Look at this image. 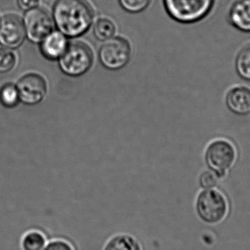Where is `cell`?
I'll list each match as a JSON object with an SVG mask.
<instances>
[{
  "mask_svg": "<svg viewBox=\"0 0 250 250\" xmlns=\"http://www.w3.org/2000/svg\"><path fill=\"white\" fill-rule=\"evenodd\" d=\"M131 55L130 43L122 37H113L104 41L98 53L101 64L110 70L124 68L130 61Z\"/></svg>",
  "mask_w": 250,
  "mask_h": 250,
  "instance_id": "obj_6",
  "label": "cell"
},
{
  "mask_svg": "<svg viewBox=\"0 0 250 250\" xmlns=\"http://www.w3.org/2000/svg\"><path fill=\"white\" fill-rule=\"evenodd\" d=\"M116 31L115 23L108 18H101L95 22L94 26V35L101 41H105L114 37Z\"/></svg>",
  "mask_w": 250,
  "mask_h": 250,
  "instance_id": "obj_14",
  "label": "cell"
},
{
  "mask_svg": "<svg viewBox=\"0 0 250 250\" xmlns=\"http://www.w3.org/2000/svg\"><path fill=\"white\" fill-rule=\"evenodd\" d=\"M104 250H142V248L134 236L129 234H118L105 244Z\"/></svg>",
  "mask_w": 250,
  "mask_h": 250,
  "instance_id": "obj_13",
  "label": "cell"
},
{
  "mask_svg": "<svg viewBox=\"0 0 250 250\" xmlns=\"http://www.w3.org/2000/svg\"><path fill=\"white\" fill-rule=\"evenodd\" d=\"M236 69L241 78L250 82V44L242 48L236 57Z\"/></svg>",
  "mask_w": 250,
  "mask_h": 250,
  "instance_id": "obj_16",
  "label": "cell"
},
{
  "mask_svg": "<svg viewBox=\"0 0 250 250\" xmlns=\"http://www.w3.org/2000/svg\"><path fill=\"white\" fill-rule=\"evenodd\" d=\"M20 101L29 105H37L45 98L47 82L41 75L31 73L22 76L16 85Z\"/></svg>",
  "mask_w": 250,
  "mask_h": 250,
  "instance_id": "obj_8",
  "label": "cell"
},
{
  "mask_svg": "<svg viewBox=\"0 0 250 250\" xmlns=\"http://www.w3.org/2000/svg\"><path fill=\"white\" fill-rule=\"evenodd\" d=\"M215 0H163L170 18L182 23H192L207 17Z\"/></svg>",
  "mask_w": 250,
  "mask_h": 250,
  "instance_id": "obj_3",
  "label": "cell"
},
{
  "mask_svg": "<svg viewBox=\"0 0 250 250\" xmlns=\"http://www.w3.org/2000/svg\"><path fill=\"white\" fill-rule=\"evenodd\" d=\"M229 19L236 29L250 32V0H236L230 7Z\"/></svg>",
  "mask_w": 250,
  "mask_h": 250,
  "instance_id": "obj_12",
  "label": "cell"
},
{
  "mask_svg": "<svg viewBox=\"0 0 250 250\" xmlns=\"http://www.w3.org/2000/svg\"><path fill=\"white\" fill-rule=\"evenodd\" d=\"M23 23L26 36L29 41L37 43H41L47 35L54 31L53 18L43 8L36 7L27 11Z\"/></svg>",
  "mask_w": 250,
  "mask_h": 250,
  "instance_id": "obj_7",
  "label": "cell"
},
{
  "mask_svg": "<svg viewBox=\"0 0 250 250\" xmlns=\"http://www.w3.org/2000/svg\"><path fill=\"white\" fill-rule=\"evenodd\" d=\"M62 71L71 77L86 74L93 65L94 54L90 47L83 42L69 43L65 52L59 59Z\"/></svg>",
  "mask_w": 250,
  "mask_h": 250,
  "instance_id": "obj_5",
  "label": "cell"
},
{
  "mask_svg": "<svg viewBox=\"0 0 250 250\" xmlns=\"http://www.w3.org/2000/svg\"><path fill=\"white\" fill-rule=\"evenodd\" d=\"M121 7L130 13H138L145 10L151 4V0H118Z\"/></svg>",
  "mask_w": 250,
  "mask_h": 250,
  "instance_id": "obj_19",
  "label": "cell"
},
{
  "mask_svg": "<svg viewBox=\"0 0 250 250\" xmlns=\"http://www.w3.org/2000/svg\"><path fill=\"white\" fill-rule=\"evenodd\" d=\"M46 244V238L41 232L32 230L22 238L21 248L23 250H42Z\"/></svg>",
  "mask_w": 250,
  "mask_h": 250,
  "instance_id": "obj_15",
  "label": "cell"
},
{
  "mask_svg": "<svg viewBox=\"0 0 250 250\" xmlns=\"http://www.w3.org/2000/svg\"><path fill=\"white\" fill-rule=\"evenodd\" d=\"M226 105L230 111L238 115H246L250 113V88L236 86L228 92Z\"/></svg>",
  "mask_w": 250,
  "mask_h": 250,
  "instance_id": "obj_11",
  "label": "cell"
},
{
  "mask_svg": "<svg viewBox=\"0 0 250 250\" xmlns=\"http://www.w3.org/2000/svg\"><path fill=\"white\" fill-rule=\"evenodd\" d=\"M226 195L218 189H204L200 192L195 202V211L201 221L208 225L221 223L229 212Z\"/></svg>",
  "mask_w": 250,
  "mask_h": 250,
  "instance_id": "obj_2",
  "label": "cell"
},
{
  "mask_svg": "<svg viewBox=\"0 0 250 250\" xmlns=\"http://www.w3.org/2000/svg\"><path fill=\"white\" fill-rule=\"evenodd\" d=\"M238 152L236 146L226 138L213 141L207 147L205 160L210 170L217 174L219 179L225 177L235 166Z\"/></svg>",
  "mask_w": 250,
  "mask_h": 250,
  "instance_id": "obj_4",
  "label": "cell"
},
{
  "mask_svg": "<svg viewBox=\"0 0 250 250\" xmlns=\"http://www.w3.org/2000/svg\"><path fill=\"white\" fill-rule=\"evenodd\" d=\"M17 63L16 54L10 48H0V73H5L14 68Z\"/></svg>",
  "mask_w": 250,
  "mask_h": 250,
  "instance_id": "obj_18",
  "label": "cell"
},
{
  "mask_svg": "<svg viewBox=\"0 0 250 250\" xmlns=\"http://www.w3.org/2000/svg\"><path fill=\"white\" fill-rule=\"evenodd\" d=\"M67 38L60 31L54 30L41 42V51L45 58L59 60L68 47Z\"/></svg>",
  "mask_w": 250,
  "mask_h": 250,
  "instance_id": "obj_10",
  "label": "cell"
},
{
  "mask_svg": "<svg viewBox=\"0 0 250 250\" xmlns=\"http://www.w3.org/2000/svg\"><path fill=\"white\" fill-rule=\"evenodd\" d=\"M218 180V176L212 170H205L200 176V187L204 189H212L215 188Z\"/></svg>",
  "mask_w": 250,
  "mask_h": 250,
  "instance_id": "obj_20",
  "label": "cell"
},
{
  "mask_svg": "<svg viewBox=\"0 0 250 250\" xmlns=\"http://www.w3.org/2000/svg\"><path fill=\"white\" fill-rule=\"evenodd\" d=\"M41 0H16L19 8L26 11L32 10L38 7Z\"/></svg>",
  "mask_w": 250,
  "mask_h": 250,
  "instance_id": "obj_22",
  "label": "cell"
},
{
  "mask_svg": "<svg viewBox=\"0 0 250 250\" xmlns=\"http://www.w3.org/2000/svg\"><path fill=\"white\" fill-rule=\"evenodd\" d=\"M23 21L16 14L5 15L0 19V44L10 49H16L26 38Z\"/></svg>",
  "mask_w": 250,
  "mask_h": 250,
  "instance_id": "obj_9",
  "label": "cell"
},
{
  "mask_svg": "<svg viewBox=\"0 0 250 250\" xmlns=\"http://www.w3.org/2000/svg\"><path fill=\"white\" fill-rule=\"evenodd\" d=\"M19 92L16 85L7 83L0 89V102L7 108H13L19 104Z\"/></svg>",
  "mask_w": 250,
  "mask_h": 250,
  "instance_id": "obj_17",
  "label": "cell"
},
{
  "mask_svg": "<svg viewBox=\"0 0 250 250\" xmlns=\"http://www.w3.org/2000/svg\"><path fill=\"white\" fill-rule=\"evenodd\" d=\"M95 12L87 0H56L53 6L54 25L67 38L86 33L93 23Z\"/></svg>",
  "mask_w": 250,
  "mask_h": 250,
  "instance_id": "obj_1",
  "label": "cell"
},
{
  "mask_svg": "<svg viewBox=\"0 0 250 250\" xmlns=\"http://www.w3.org/2000/svg\"><path fill=\"white\" fill-rule=\"evenodd\" d=\"M42 250H75L73 247L66 241L57 239L48 242Z\"/></svg>",
  "mask_w": 250,
  "mask_h": 250,
  "instance_id": "obj_21",
  "label": "cell"
}]
</instances>
